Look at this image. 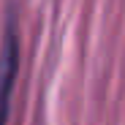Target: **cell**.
<instances>
[{
	"label": "cell",
	"instance_id": "6da1fadb",
	"mask_svg": "<svg viewBox=\"0 0 125 125\" xmlns=\"http://www.w3.org/2000/svg\"><path fill=\"white\" fill-rule=\"evenodd\" d=\"M16 65H19L16 33H14V27H8L6 41H3V54H0V125L8 122L11 93H14V82H16Z\"/></svg>",
	"mask_w": 125,
	"mask_h": 125
}]
</instances>
